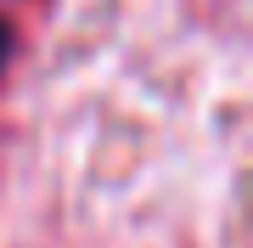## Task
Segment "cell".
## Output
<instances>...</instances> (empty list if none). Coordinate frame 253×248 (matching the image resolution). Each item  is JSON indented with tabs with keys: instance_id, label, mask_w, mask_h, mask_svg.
Instances as JSON below:
<instances>
[{
	"instance_id": "1",
	"label": "cell",
	"mask_w": 253,
	"mask_h": 248,
	"mask_svg": "<svg viewBox=\"0 0 253 248\" xmlns=\"http://www.w3.org/2000/svg\"><path fill=\"white\" fill-rule=\"evenodd\" d=\"M6 56H11V23L0 17V68H6Z\"/></svg>"
}]
</instances>
